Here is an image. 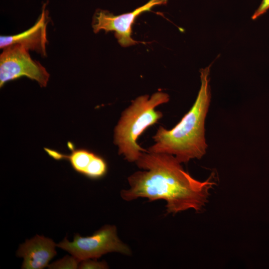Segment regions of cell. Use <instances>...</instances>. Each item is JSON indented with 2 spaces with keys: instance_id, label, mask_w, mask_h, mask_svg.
Returning a JSON list of instances; mask_svg holds the SVG:
<instances>
[{
  "instance_id": "cell-1",
  "label": "cell",
  "mask_w": 269,
  "mask_h": 269,
  "mask_svg": "<svg viewBox=\"0 0 269 269\" xmlns=\"http://www.w3.org/2000/svg\"><path fill=\"white\" fill-rule=\"evenodd\" d=\"M135 163L143 171L128 177L130 188L122 190V198L128 201L140 197L164 200L168 213L200 210L215 184L211 176L204 181L193 178L171 154L142 152Z\"/></svg>"
},
{
  "instance_id": "cell-2",
  "label": "cell",
  "mask_w": 269,
  "mask_h": 269,
  "mask_svg": "<svg viewBox=\"0 0 269 269\" xmlns=\"http://www.w3.org/2000/svg\"><path fill=\"white\" fill-rule=\"evenodd\" d=\"M210 66L200 70L201 87L193 105L172 129L160 126L153 139L150 152L174 155L180 163L201 158L206 153L205 121L211 100L209 74Z\"/></svg>"
},
{
  "instance_id": "cell-3",
  "label": "cell",
  "mask_w": 269,
  "mask_h": 269,
  "mask_svg": "<svg viewBox=\"0 0 269 269\" xmlns=\"http://www.w3.org/2000/svg\"><path fill=\"white\" fill-rule=\"evenodd\" d=\"M169 95L157 92L150 97L144 95L135 99L125 109L114 131V143L118 147L119 154L130 162H136L142 152H147L136 142L139 136L149 126L162 117V113L155 110L167 103Z\"/></svg>"
},
{
  "instance_id": "cell-4",
  "label": "cell",
  "mask_w": 269,
  "mask_h": 269,
  "mask_svg": "<svg viewBox=\"0 0 269 269\" xmlns=\"http://www.w3.org/2000/svg\"><path fill=\"white\" fill-rule=\"evenodd\" d=\"M56 247L68 252L80 262L97 259L111 252L131 254L130 248L118 238L116 227L109 225L103 226L90 236L84 237L77 234L72 242L65 238Z\"/></svg>"
},
{
  "instance_id": "cell-5",
  "label": "cell",
  "mask_w": 269,
  "mask_h": 269,
  "mask_svg": "<svg viewBox=\"0 0 269 269\" xmlns=\"http://www.w3.org/2000/svg\"><path fill=\"white\" fill-rule=\"evenodd\" d=\"M29 50L19 44L4 48L0 55V87L8 81L26 77L41 87L47 86L50 75L38 62L32 59Z\"/></svg>"
},
{
  "instance_id": "cell-6",
  "label": "cell",
  "mask_w": 269,
  "mask_h": 269,
  "mask_svg": "<svg viewBox=\"0 0 269 269\" xmlns=\"http://www.w3.org/2000/svg\"><path fill=\"white\" fill-rule=\"evenodd\" d=\"M167 0H150L146 3L131 12L115 15L109 11L97 9L93 17L92 27L95 33L101 30L106 32L115 31V36L123 47L137 44L139 41L132 37V27L136 17L141 13L150 10L157 5L165 4Z\"/></svg>"
},
{
  "instance_id": "cell-7",
  "label": "cell",
  "mask_w": 269,
  "mask_h": 269,
  "mask_svg": "<svg viewBox=\"0 0 269 269\" xmlns=\"http://www.w3.org/2000/svg\"><path fill=\"white\" fill-rule=\"evenodd\" d=\"M46 5L47 3L43 4L41 13L37 21L28 29L13 35L0 36V48L17 44L29 51H34L42 56H46L48 43L46 28L49 19Z\"/></svg>"
},
{
  "instance_id": "cell-8",
  "label": "cell",
  "mask_w": 269,
  "mask_h": 269,
  "mask_svg": "<svg viewBox=\"0 0 269 269\" xmlns=\"http://www.w3.org/2000/svg\"><path fill=\"white\" fill-rule=\"evenodd\" d=\"M56 244L43 236L36 235L26 239L19 245L16 255L22 257V269H42L47 267L49 261L56 255Z\"/></svg>"
},
{
  "instance_id": "cell-9",
  "label": "cell",
  "mask_w": 269,
  "mask_h": 269,
  "mask_svg": "<svg viewBox=\"0 0 269 269\" xmlns=\"http://www.w3.org/2000/svg\"><path fill=\"white\" fill-rule=\"evenodd\" d=\"M107 168V164L105 159L95 154L83 175L91 179H98L106 174Z\"/></svg>"
},
{
  "instance_id": "cell-10",
  "label": "cell",
  "mask_w": 269,
  "mask_h": 269,
  "mask_svg": "<svg viewBox=\"0 0 269 269\" xmlns=\"http://www.w3.org/2000/svg\"><path fill=\"white\" fill-rule=\"evenodd\" d=\"M80 261L71 255H67L47 266L50 269H76L78 268Z\"/></svg>"
},
{
  "instance_id": "cell-11",
  "label": "cell",
  "mask_w": 269,
  "mask_h": 269,
  "mask_svg": "<svg viewBox=\"0 0 269 269\" xmlns=\"http://www.w3.org/2000/svg\"><path fill=\"white\" fill-rule=\"evenodd\" d=\"M105 262H99L97 259H87L81 261L78 266L80 269H108Z\"/></svg>"
},
{
  "instance_id": "cell-12",
  "label": "cell",
  "mask_w": 269,
  "mask_h": 269,
  "mask_svg": "<svg viewBox=\"0 0 269 269\" xmlns=\"http://www.w3.org/2000/svg\"><path fill=\"white\" fill-rule=\"evenodd\" d=\"M269 9V0H262L260 5L252 16V19H256L264 14Z\"/></svg>"
}]
</instances>
